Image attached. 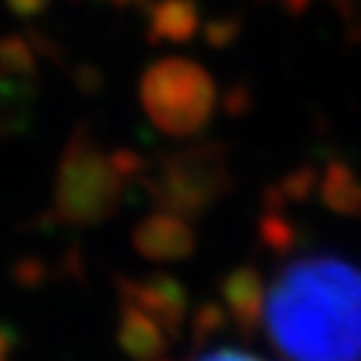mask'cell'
<instances>
[{"label": "cell", "mask_w": 361, "mask_h": 361, "mask_svg": "<svg viewBox=\"0 0 361 361\" xmlns=\"http://www.w3.org/2000/svg\"><path fill=\"white\" fill-rule=\"evenodd\" d=\"M340 13L348 19L350 25H356L361 30V0H332Z\"/></svg>", "instance_id": "cell-11"}, {"label": "cell", "mask_w": 361, "mask_h": 361, "mask_svg": "<svg viewBox=\"0 0 361 361\" xmlns=\"http://www.w3.org/2000/svg\"><path fill=\"white\" fill-rule=\"evenodd\" d=\"M195 361H262V359H259V356H252V353H244V350L222 348V350L204 353L201 359H195Z\"/></svg>", "instance_id": "cell-10"}, {"label": "cell", "mask_w": 361, "mask_h": 361, "mask_svg": "<svg viewBox=\"0 0 361 361\" xmlns=\"http://www.w3.org/2000/svg\"><path fill=\"white\" fill-rule=\"evenodd\" d=\"M201 27L198 0H158L147 11V38L153 43H185Z\"/></svg>", "instance_id": "cell-5"}, {"label": "cell", "mask_w": 361, "mask_h": 361, "mask_svg": "<svg viewBox=\"0 0 361 361\" xmlns=\"http://www.w3.org/2000/svg\"><path fill=\"white\" fill-rule=\"evenodd\" d=\"M228 185V171L222 155L207 147H198L190 153H180L169 158L155 190L166 209L185 214L207 209L212 198H217Z\"/></svg>", "instance_id": "cell-4"}, {"label": "cell", "mask_w": 361, "mask_h": 361, "mask_svg": "<svg viewBox=\"0 0 361 361\" xmlns=\"http://www.w3.org/2000/svg\"><path fill=\"white\" fill-rule=\"evenodd\" d=\"M137 244L147 257H182L190 249V233L185 219L164 214L145 222L137 233Z\"/></svg>", "instance_id": "cell-6"}, {"label": "cell", "mask_w": 361, "mask_h": 361, "mask_svg": "<svg viewBox=\"0 0 361 361\" xmlns=\"http://www.w3.org/2000/svg\"><path fill=\"white\" fill-rule=\"evenodd\" d=\"M259 322L289 361H361V268L332 255L289 262L265 286Z\"/></svg>", "instance_id": "cell-1"}, {"label": "cell", "mask_w": 361, "mask_h": 361, "mask_svg": "<svg viewBox=\"0 0 361 361\" xmlns=\"http://www.w3.org/2000/svg\"><path fill=\"white\" fill-rule=\"evenodd\" d=\"M281 3H284L292 13H300V11H305V8H308L310 0H281Z\"/></svg>", "instance_id": "cell-12"}, {"label": "cell", "mask_w": 361, "mask_h": 361, "mask_svg": "<svg viewBox=\"0 0 361 361\" xmlns=\"http://www.w3.org/2000/svg\"><path fill=\"white\" fill-rule=\"evenodd\" d=\"M0 67L8 73H30L35 67L32 49L22 38H3L0 40Z\"/></svg>", "instance_id": "cell-7"}, {"label": "cell", "mask_w": 361, "mask_h": 361, "mask_svg": "<svg viewBox=\"0 0 361 361\" xmlns=\"http://www.w3.org/2000/svg\"><path fill=\"white\" fill-rule=\"evenodd\" d=\"M123 161L104 155L89 137H75L56 177V209L73 222L102 219L116 207L123 185Z\"/></svg>", "instance_id": "cell-3"}, {"label": "cell", "mask_w": 361, "mask_h": 361, "mask_svg": "<svg viewBox=\"0 0 361 361\" xmlns=\"http://www.w3.org/2000/svg\"><path fill=\"white\" fill-rule=\"evenodd\" d=\"M238 30H241L238 16H219V19H212V22H209L207 30H204V35H207V40L212 46L225 49V46L238 35Z\"/></svg>", "instance_id": "cell-8"}, {"label": "cell", "mask_w": 361, "mask_h": 361, "mask_svg": "<svg viewBox=\"0 0 361 361\" xmlns=\"http://www.w3.org/2000/svg\"><path fill=\"white\" fill-rule=\"evenodd\" d=\"M113 3H118V6H129V3H142V0H113Z\"/></svg>", "instance_id": "cell-13"}, {"label": "cell", "mask_w": 361, "mask_h": 361, "mask_svg": "<svg viewBox=\"0 0 361 361\" xmlns=\"http://www.w3.org/2000/svg\"><path fill=\"white\" fill-rule=\"evenodd\" d=\"M140 99L158 129L174 137L195 134L212 116L214 83L201 65L169 56L145 70Z\"/></svg>", "instance_id": "cell-2"}, {"label": "cell", "mask_w": 361, "mask_h": 361, "mask_svg": "<svg viewBox=\"0 0 361 361\" xmlns=\"http://www.w3.org/2000/svg\"><path fill=\"white\" fill-rule=\"evenodd\" d=\"M49 3L51 0H6V6L11 8V13L22 16V19H32V16L43 13Z\"/></svg>", "instance_id": "cell-9"}]
</instances>
